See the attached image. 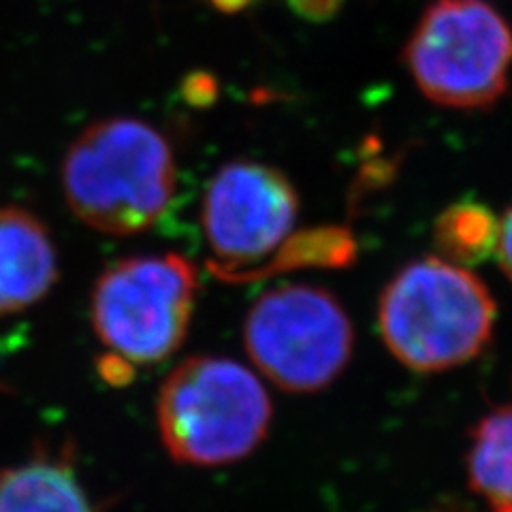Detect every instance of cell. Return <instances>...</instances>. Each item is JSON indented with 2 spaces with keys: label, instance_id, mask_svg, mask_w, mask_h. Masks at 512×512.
I'll list each match as a JSON object with an SVG mask.
<instances>
[{
  "label": "cell",
  "instance_id": "cell-4",
  "mask_svg": "<svg viewBox=\"0 0 512 512\" xmlns=\"http://www.w3.org/2000/svg\"><path fill=\"white\" fill-rule=\"evenodd\" d=\"M414 86L446 109H493L508 92L512 28L485 0H436L402 52Z\"/></svg>",
  "mask_w": 512,
  "mask_h": 512
},
{
  "label": "cell",
  "instance_id": "cell-5",
  "mask_svg": "<svg viewBox=\"0 0 512 512\" xmlns=\"http://www.w3.org/2000/svg\"><path fill=\"white\" fill-rule=\"evenodd\" d=\"M244 346L263 376L288 393H318L352 359L355 329L342 303L310 284L271 288L244 320Z\"/></svg>",
  "mask_w": 512,
  "mask_h": 512
},
{
  "label": "cell",
  "instance_id": "cell-7",
  "mask_svg": "<svg viewBox=\"0 0 512 512\" xmlns=\"http://www.w3.org/2000/svg\"><path fill=\"white\" fill-rule=\"evenodd\" d=\"M297 214V190L282 171L254 160L224 165L203 199V231L220 271L265 261L291 235Z\"/></svg>",
  "mask_w": 512,
  "mask_h": 512
},
{
  "label": "cell",
  "instance_id": "cell-6",
  "mask_svg": "<svg viewBox=\"0 0 512 512\" xmlns=\"http://www.w3.org/2000/svg\"><path fill=\"white\" fill-rule=\"evenodd\" d=\"M197 291L195 267L178 254L120 261L94 284L92 327L114 357L158 363L182 346Z\"/></svg>",
  "mask_w": 512,
  "mask_h": 512
},
{
  "label": "cell",
  "instance_id": "cell-15",
  "mask_svg": "<svg viewBox=\"0 0 512 512\" xmlns=\"http://www.w3.org/2000/svg\"><path fill=\"white\" fill-rule=\"evenodd\" d=\"M425 512H476V510L468 500L457 498V495H446V498H440L438 502L431 504Z\"/></svg>",
  "mask_w": 512,
  "mask_h": 512
},
{
  "label": "cell",
  "instance_id": "cell-13",
  "mask_svg": "<svg viewBox=\"0 0 512 512\" xmlns=\"http://www.w3.org/2000/svg\"><path fill=\"white\" fill-rule=\"evenodd\" d=\"M288 7L297 15V18L312 22V24H325L344 7V0H288Z\"/></svg>",
  "mask_w": 512,
  "mask_h": 512
},
{
  "label": "cell",
  "instance_id": "cell-2",
  "mask_svg": "<svg viewBox=\"0 0 512 512\" xmlns=\"http://www.w3.org/2000/svg\"><path fill=\"white\" fill-rule=\"evenodd\" d=\"M62 188L90 229L135 235L165 214L175 188L167 139L135 118H107L79 135L64 156Z\"/></svg>",
  "mask_w": 512,
  "mask_h": 512
},
{
  "label": "cell",
  "instance_id": "cell-9",
  "mask_svg": "<svg viewBox=\"0 0 512 512\" xmlns=\"http://www.w3.org/2000/svg\"><path fill=\"white\" fill-rule=\"evenodd\" d=\"M0 512H94L67 461L32 459L0 472Z\"/></svg>",
  "mask_w": 512,
  "mask_h": 512
},
{
  "label": "cell",
  "instance_id": "cell-3",
  "mask_svg": "<svg viewBox=\"0 0 512 512\" xmlns=\"http://www.w3.org/2000/svg\"><path fill=\"white\" fill-rule=\"evenodd\" d=\"M274 406L246 365L199 355L182 361L156 402L160 440L186 466L216 468L246 459L271 427Z\"/></svg>",
  "mask_w": 512,
  "mask_h": 512
},
{
  "label": "cell",
  "instance_id": "cell-1",
  "mask_svg": "<svg viewBox=\"0 0 512 512\" xmlns=\"http://www.w3.org/2000/svg\"><path fill=\"white\" fill-rule=\"evenodd\" d=\"M498 306L468 267L425 256L399 269L378 301L384 346L412 372L455 370L491 344Z\"/></svg>",
  "mask_w": 512,
  "mask_h": 512
},
{
  "label": "cell",
  "instance_id": "cell-12",
  "mask_svg": "<svg viewBox=\"0 0 512 512\" xmlns=\"http://www.w3.org/2000/svg\"><path fill=\"white\" fill-rule=\"evenodd\" d=\"M274 254V261L256 267L259 274H282L293 269H348L359 259V244L355 233L344 224H325L288 235Z\"/></svg>",
  "mask_w": 512,
  "mask_h": 512
},
{
  "label": "cell",
  "instance_id": "cell-8",
  "mask_svg": "<svg viewBox=\"0 0 512 512\" xmlns=\"http://www.w3.org/2000/svg\"><path fill=\"white\" fill-rule=\"evenodd\" d=\"M56 278V250L41 220L22 207H0V316L35 306Z\"/></svg>",
  "mask_w": 512,
  "mask_h": 512
},
{
  "label": "cell",
  "instance_id": "cell-14",
  "mask_svg": "<svg viewBox=\"0 0 512 512\" xmlns=\"http://www.w3.org/2000/svg\"><path fill=\"white\" fill-rule=\"evenodd\" d=\"M495 254H498L506 278L512 282V207L504 214V218H500V237Z\"/></svg>",
  "mask_w": 512,
  "mask_h": 512
},
{
  "label": "cell",
  "instance_id": "cell-10",
  "mask_svg": "<svg viewBox=\"0 0 512 512\" xmlns=\"http://www.w3.org/2000/svg\"><path fill=\"white\" fill-rule=\"evenodd\" d=\"M468 483L489 512H512V406H500L472 429Z\"/></svg>",
  "mask_w": 512,
  "mask_h": 512
},
{
  "label": "cell",
  "instance_id": "cell-11",
  "mask_svg": "<svg viewBox=\"0 0 512 512\" xmlns=\"http://www.w3.org/2000/svg\"><path fill=\"white\" fill-rule=\"evenodd\" d=\"M500 237V218L478 201H457L440 212L434 224V244L440 259L474 267L489 261Z\"/></svg>",
  "mask_w": 512,
  "mask_h": 512
},
{
  "label": "cell",
  "instance_id": "cell-16",
  "mask_svg": "<svg viewBox=\"0 0 512 512\" xmlns=\"http://www.w3.org/2000/svg\"><path fill=\"white\" fill-rule=\"evenodd\" d=\"M207 3L214 5L222 13H239L248 9L254 0H207Z\"/></svg>",
  "mask_w": 512,
  "mask_h": 512
}]
</instances>
